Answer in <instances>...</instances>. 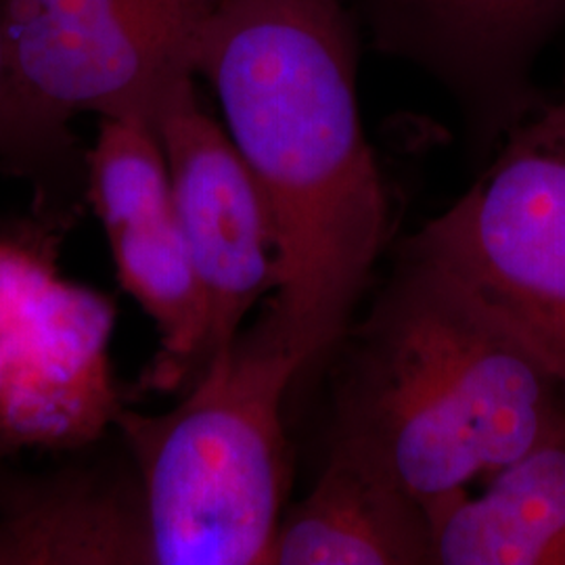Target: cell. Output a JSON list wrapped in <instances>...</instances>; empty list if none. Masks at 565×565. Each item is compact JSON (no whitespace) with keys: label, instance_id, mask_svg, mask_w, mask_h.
<instances>
[{"label":"cell","instance_id":"obj_14","mask_svg":"<svg viewBox=\"0 0 565 565\" xmlns=\"http://www.w3.org/2000/svg\"><path fill=\"white\" fill-rule=\"evenodd\" d=\"M0 170L34 184L44 210L67 212V198L86 189V151L67 121L46 114L21 82L0 9Z\"/></svg>","mask_w":565,"mask_h":565},{"label":"cell","instance_id":"obj_13","mask_svg":"<svg viewBox=\"0 0 565 565\" xmlns=\"http://www.w3.org/2000/svg\"><path fill=\"white\" fill-rule=\"evenodd\" d=\"M84 198L105 235L174 214L172 181L158 130L147 121L102 118L86 151Z\"/></svg>","mask_w":565,"mask_h":565},{"label":"cell","instance_id":"obj_11","mask_svg":"<svg viewBox=\"0 0 565 565\" xmlns=\"http://www.w3.org/2000/svg\"><path fill=\"white\" fill-rule=\"evenodd\" d=\"M434 564L565 565V422L524 457L429 507Z\"/></svg>","mask_w":565,"mask_h":565},{"label":"cell","instance_id":"obj_5","mask_svg":"<svg viewBox=\"0 0 565 565\" xmlns=\"http://www.w3.org/2000/svg\"><path fill=\"white\" fill-rule=\"evenodd\" d=\"M0 233V452L81 450L124 404L109 369L114 302L61 277L70 212Z\"/></svg>","mask_w":565,"mask_h":565},{"label":"cell","instance_id":"obj_7","mask_svg":"<svg viewBox=\"0 0 565 565\" xmlns=\"http://www.w3.org/2000/svg\"><path fill=\"white\" fill-rule=\"evenodd\" d=\"M156 130L170 170L177 223L205 298L202 373L237 340L249 310L273 294L275 237L258 182L224 126L203 111L195 82L168 103Z\"/></svg>","mask_w":565,"mask_h":565},{"label":"cell","instance_id":"obj_4","mask_svg":"<svg viewBox=\"0 0 565 565\" xmlns=\"http://www.w3.org/2000/svg\"><path fill=\"white\" fill-rule=\"evenodd\" d=\"M473 186L408 243L524 342L565 392V88L501 135Z\"/></svg>","mask_w":565,"mask_h":565},{"label":"cell","instance_id":"obj_9","mask_svg":"<svg viewBox=\"0 0 565 565\" xmlns=\"http://www.w3.org/2000/svg\"><path fill=\"white\" fill-rule=\"evenodd\" d=\"M434 564L429 509L375 463L333 443L321 478L279 522L264 565Z\"/></svg>","mask_w":565,"mask_h":565},{"label":"cell","instance_id":"obj_6","mask_svg":"<svg viewBox=\"0 0 565 565\" xmlns=\"http://www.w3.org/2000/svg\"><path fill=\"white\" fill-rule=\"evenodd\" d=\"M221 0H0L11 55L46 114L158 126L195 82L193 53Z\"/></svg>","mask_w":565,"mask_h":565},{"label":"cell","instance_id":"obj_8","mask_svg":"<svg viewBox=\"0 0 565 565\" xmlns=\"http://www.w3.org/2000/svg\"><path fill=\"white\" fill-rule=\"evenodd\" d=\"M382 39L434 67L494 141L536 102L530 61L565 0H377Z\"/></svg>","mask_w":565,"mask_h":565},{"label":"cell","instance_id":"obj_1","mask_svg":"<svg viewBox=\"0 0 565 565\" xmlns=\"http://www.w3.org/2000/svg\"><path fill=\"white\" fill-rule=\"evenodd\" d=\"M263 193L277 282L266 317L302 373L350 329L390 231L338 0H221L193 53Z\"/></svg>","mask_w":565,"mask_h":565},{"label":"cell","instance_id":"obj_12","mask_svg":"<svg viewBox=\"0 0 565 565\" xmlns=\"http://www.w3.org/2000/svg\"><path fill=\"white\" fill-rule=\"evenodd\" d=\"M121 287L153 319L162 354L151 373L158 387L200 373L205 343L202 282L182 239L177 214L107 235Z\"/></svg>","mask_w":565,"mask_h":565},{"label":"cell","instance_id":"obj_10","mask_svg":"<svg viewBox=\"0 0 565 565\" xmlns=\"http://www.w3.org/2000/svg\"><path fill=\"white\" fill-rule=\"evenodd\" d=\"M65 467L0 484V565H149L137 471Z\"/></svg>","mask_w":565,"mask_h":565},{"label":"cell","instance_id":"obj_3","mask_svg":"<svg viewBox=\"0 0 565 565\" xmlns=\"http://www.w3.org/2000/svg\"><path fill=\"white\" fill-rule=\"evenodd\" d=\"M302 366L263 312L174 408L121 406L114 427L141 488L149 565H264L291 465L282 401Z\"/></svg>","mask_w":565,"mask_h":565},{"label":"cell","instance_id":"obj_2","mask_svg":"<svg viewBox=\"0 0 565 565\" xmlns=\"http://www.w3.org/2000/svg\"><path fill=\"white\" fill-rule=\"evenodd\" d=\"M343 340L335 443L427 509L518 461L565 422L564 387L541 359L408 252Z\"/></svg>","mask_w":565,"mask_h":565}]
</instances>
